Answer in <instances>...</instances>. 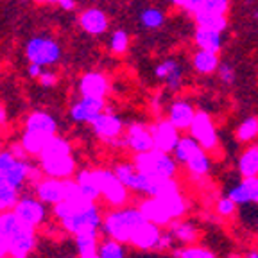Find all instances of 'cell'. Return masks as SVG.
<instances>
[{"label":"cell","instance_id":"obj_19","mask_svg":"<svg viewBox=\"0 0 258 258\" xmlns=\"http://www.w3.org/2000/svg\"><path fill=\"white\" fill-rule=\"evenodd\" d=\"M41 172L48 177H59V179H67L72 177L77 172V161L72 154H64V156L50 158V160L38 161Z\"/></svg>","mask_w":258,"mask_h":258},{"label":"cell","instance_id":"obj_4","mask_svg":"<svg viewBox=\"0 0 258 258\" xmlns=\"http://www.w3.org/2000/svg\"><path fill=\"white\" fill-rule=\"evenodd\" d=\"M102 215L101 208L95 205V201H88L86 205L79 206L72 215L61 221V226L67 233H72L74 237L79 233H88V231H101L102 230Z\"/></svg>","mask_w":258,"mask_h":258},{"label":"cell","instance_id":"obj_9","mask_svg":"<svg viewBox=\"0 0 258 258\" xmlns=\"http://www.w3.org/2000/svg\"><path fill=\"white\" fill-rule=\"evenodd\" d=\"M154 77L161 81L169 92H179L185 85V69L177 57H165L154 67Z\"/></svg>","mask_w":258,"mask_h":258},{"label":"cell","instance_id":"obj_28","mask_svg":"<svg viewBox=\"0 0 258 258\" xmlns=\"http://www.w3.org/2000/svg\"><path fill=\"white\" fill-rule=\"evenodd\" d=\"M76 181L79 185L81 192L85 194V198L90 201H97L101 198V188H99V176L97 169H83L76 172Z\"/></svg>","mask_w":258,"mask_h":258},{"label":"cell","instance_id":"obj_10","mask_svg":"<svg viewBox=\"0 0 258 258\" xmlns=\"http://www.w3.org/2000/svg\"><path fill=\"white\" fill-rule=\"evenodd\" d=\"M13 212L18 215V219L24 224L32 226V228H38L47 221V205L36 196H20Z\"/></svg>","mask_w":258,"mask_h":258},{"label":"cell","instance_id":"obj_43","mask_svg":"<svg viewBox=\"0 0 258 258\" xmlns=\"http://www.w3.org/2000/svg\"><path fill=\"white\" fill-rule=\"evenodd\" d=\"M242 183L246 185L247 196H249V205L258 206V176L256 177H240Z\"/></svg>","mask_w":258,"mask_h":258},{"label":"cell","instance_id":"obj_13","mask_svg":"<svg viewBox=\"0 0 258 258\" xmlns=\"http://www.w3.org/2000/svg\"><path fill=\"white\" fill-rule=\"evenodd\" d=\"M151 131H153L154 138V147L165 153H174L177 142L183 137L181 131L169 120V118H156V122L151 124Z\"/></svg>","mask_w":258,"mask_h":258},{"label":"cell","instance_id":"obj_39","mask_svg":"<svg viewBox=\"0 0 258 258\" xmlns=\"http://www.w3.org/2000/svg\"><path fill=\"white\" fill-rule=\"evenodd\" d=\"M237 208H238V205L231 198H228V196H222V198H219L217 201H215V212H217L219 217L231 219L237 214Z\"/></svg>","mask_w":258,"mask_h":258},{"label":"cell","instance_id":"obj_1","mask_svg":"<svg viewBox=\"0 0 258 258\" xmlns=\"http://www.w3.org/2000/svg\"><path fill=\"white\" fill-rule=\"evenodd\" d=\"M145 221L138 206H118L109 210L102 221V235L122 242L127 246L135 230Z\"/></svg>","mask_w":258,"mask_h":258},{"label":"cell","instance_id":"obj_15","mask_svg":"<svg viewBox=\"0 0 258 258\" xmlns=\"http://www.w3.org/2000/svg\"><path fill=\"white\" fill-rule=\"evenodd\" d=\"M124 147L129 151L137 153H145V151L154 149V138L151 125L144 124V122H133L127 125V131L124 133Z\"/></svg>","mask_w":258,"mask_h":258},{"label":"cell","instance_id":"obj_38","mask_svg":"<svg viewBox=\"0 0 258 258\" xmlns=\"http://www.w3.org/2000/svg\"><path fill=\"white\" fill-rule=\"evenodd\" d=\"M196 25H201V27H210V29H217V31L224 32L230 25L228 22V16L226 15H205V16H196L194 18Z\"/></svg>","mask_w":258,"mask_h":258},{"label":"cell","instance_id":"obj_5","mask_svg":"<svg viewBox=\"0 0 258 258\" xmlns=\"http://www.w3.org/2000/svg\"><path fill=\"white\" fill-rule=\"evenodd\" d=\"M153 198H156L161 205L165 206V210L170 214L172 221L186 217V214L190 212V201L185 194H183L181 183L177 181V177L167 179L160 192L156 196H153Z\"/></svg>","mask_w":258,"mask_h":258},{"label":"cell","instance_id":"obj_45","mask_svg":"<svg viewBox=\"0 0 258 258\" xmlns=\"http://www.w3.org/2000/svg\"><path fill=\"white\" fill-rule=\"evenodd\" d=\"M38 81H40V85L43 86V88H54V86L57 85V76L52 72V70L45 69V72L38 77Z\"/></svg>","mask_w":258,"mask_h":258},{"label":"cell","instance_id":"obj_24","mask_svg":"<svg viewBox=\"0 0 258 258\" xmlns=\"http://www.w3.org/2000/svg\"><path fill=\"white\" fill-rule=\"evenodd\" d=\"M194 45L198 48H205V50H212V52L221 54L222 45H224V32L217 31V29L196 25V31H194Z\"/></svg>","mask_w":258,"mask_h":258},{"label":"cell","instance_id":"obj_48","mask_svg":"<svg viewBox=\"0 0 258 258\" xmlns=\"http://www.w3.org/2000/svg\"><path fill=\"white\" fill-rule=\"evenodd\" d=\"M43 72H45V67H41V64H38V63L27 64V76L31 77V79H38Z\"/></svg>","mask_w":258,"mask_h":258},{"label":"cell","instance_id":"obj_36","mask_svg":"<svg viewBox=\"0 0 258 258\" xmlns=\"http://www.w3.org/2000/svg\"><path fill=\"white\" fill-rule=\"evenodd\" d=\"M198 147H199L198 140H196L192 135H185V137L179 138V142H177L176 149H174L172 154H174V158H176L177 163L183 167L186 163V160L190 158V154L198 149Z\"/></svg>","mask_w":258,"mask_h":258},{"label":"cell","instance_id":"obj_50","mask_svg":"<svg viewBox=\"0 0 258 258\" xmlns=\"http://www.w3.org/2000/svg\"><path fill=\"white\" fill-rule=\"evenodd\" d=\"M8 124V111H6V108L2 104H0V127L2 125Z\"/></svg>","mask_w":258,"mask_h":258},{"label":"cell","instance_id":"obj_44","mask_svg":"<svg viewBox=\"0 0 258 258\" xmlns=\"http://www.w3.org/2000/svg\"><path fill=\"white\" fill-rule=\"evenodd\" d=\"M174 242H176V238L172 237V233H170L167 228H163V233H161V237H160V240H158L156 249L154 251H158V253H161V251H172Z\"/></svg>","mask_w":258,"mask_h":258},{"label":"cell","instance_id":"obj_14","mask_svg":"<svg viewBox=\"0 0 258 258\" xmlns=\"http://www.w3.org/2000/svg\"><path fill=\"white\" fill-rule=\"evenodd\" d=\"M67 190H69V177L59 179V177H43L38 183H34V196L45 203V205H57V203L67 199Z\"/></svg>","mask_w":258,"mask_h":258},{"label":"cell","instance_id":"obj_12","mask_svg":"<svg viewBox=\"0 0 258 258\" xmlns=\"http://www.w3.org/2000/svg\"><path fill=\"white\" fill-rule=\"evenodd\" d=\"M196 106L190 99L186 97H177L174 101L167 102L165 108V117L176 125L179 131H188L190 125L194 122V117H196Z\"/></svg>","mask_w":258,"mask_h":258},{"label":"cell","instance_id":"obj_25","mask_svg":"<svg viewBox=\"0 0 258 258\" xmlns=\"http://www.w3.org/2000/svg\"><path fill=\"white\" fill-rule=\"evenodd\" d=\"M57 120L52 113L43 111V109H38V111H32L25 118V129L29 131H38V133L50 135V137H56L57 135Z\"/></svg>","mask_w":258,"mask_h":258},{"label":"cell","instance_id":"obj_8","mask_svg":"<svg viewBox=\"0 0 258 258\" xmlns=\"http://www.w3.org/2000/svg\"><path fill=\"white\" fill-rule=\"evenodd\" d=\"M90 125L99 140L111 145H124V120L120 115L104 109Z\"/></svg>","mask_w":258,"mask_h":258},{"label":"cell","instance_id":"obj_51","mask_svg":"<svg viewBox=\"0 0 258 258\" xmlns=\"http://www.w3.org/2000/svg\"><path fill=\"white\" fill-rule=\"evenodd\" d=\"M40 6H59L61 0H34Z\"/></svg>","mask_w":258,"mask_h":258},{"label":"cell","instance_id":"obj_23","mask_svg":"<svg viewBox=\"0 0 258 258\" xmlns=\"http://www.w3.org/2000/svg\"><path fill=\"white\" fill-rule=\"evenodd\" d=\"M190 64H192L194 72L199 76H214V74H217L219 64H221V56H219V52L196 48L192 57H190Z\"/></svg>","mask_w":258,"mask_h":258},{"label":"cell","instance_id":"obj_26","mask_svg":"<svg viewBox=\"0 0 258 258\" xmlns=\"http://www.w3.org/2000/svg\"><path fill=\"white\" fill-rule=\"evenodd\" d=\"M167 230L172 233V237L176 238V242L179 246H190V244H198L199 238V228L196 226V222L188 221V219H176L170 222V226Z\"/></svg>","mask_w":258,"mask_h":258},{"label":"cell","instance_id":"obj_27","mask_svg":"<svg viewBox=\"0 0 258 258\" xmlns=\"http://www.w3.org/2000/svg\"><path fill=\"white\" fill-rule=\"evenodd\" d=\"M237 170L240 177L258 176V140L242 151L237 158Z\"/></svg>","mask_w":258,"mask_h":258},{"label":"cell","instance_id":"obj_2","mask_svg":"<svg viewBox=\"0 0 258 258\" xmlns=\"http://www.w3.org/2000/svg\"><path fill=\"white\" fill-rule=\"evenodd\" d=\"M137 167L138 172L147 174V176L153 177H177L179 174V163L176 161L172 153H165V151L160 149H151L145 151V153H137L133 154V160H131Z\"/></svg>","mask_w":258,"mask_h":258},{"label":"cell","instance_id":"obj_17","mask_svg":"<svg viewBox=\"0 0 258 258\" xmlns=\"http://www.w3.org/2000/svg\"><path fill=\"white\" fill-rule=\"evenodd\" d=\"M77 90L79 95L83 97H101L106 99L109 93V79L104 72L99 70H90L81 76L79 83H77Z\"/></svg>","mask_w":258,"mask_h":258},{"label":"cell","instance_id":"obj_41","mask_svg":"<svg viewBox=\"0 0 258 258\" xmlns=\"http://www.w3.org/2000/svg\"><path fill=\"white\" fill-rule=\"evenodd\" d=\"M217 77L222 85H233L235 79H237V72H235V67L231 63H222L219 64L217 69Z\"/></svg>","mask_w":258,"mask_h":258},{"label":"cell","instance_id":"obj_47","mask_svg":"<svg viewBox=\"0 0 258 258\" xmlns=\"http://www.w3.org/2000/svg\"><path fill=\"white\" fill-rule=\"evenodd\" d=\"M9 247H11V240L4 231L0 230V258L9 256Z\"/></svg>","mask_w":258,"mask_h":258},{"label":"cell","instance_id":"obj_33","mask_svg":"<svg viewBox=\"0 0 258 258\" xmlns=\"http://www.w3.org/2000/svg\"><path fill=\"white\" fill-rule=\"evenodd\" d=\"M20 199V190H16L11 183L0 174V212L13 210Z\"/></svg>","mask_w":258,"mask_h":258},{"label":"cell","instance_id":"obj_31","mask_svg":"<svg viewBox=\"0 0 258 258\" xmlns=\"http://www.w3.org/2000/svg\"><path fill=\"white\" fill-rule=\"evenodd\" d=\"M138 22L147 31H158V29H161L165 25L167 15L160 8H144L140 11V15H138Z\"/></svg>","mask_w":258,"mask_h":258},{"label":"cell","instance_id":"obj_11","mask_svg":"<svg viewBox=\"0 0 258 258\" xmlns=\"http://www.w3.org/2000/svg\"><path fill=\"white\" fill-rule=\"evenodd\" d=\"M106 109V99L81 95L69 109V117L76 124H92Z\"/></svg>","mask_w":258,"mask_h":258},{"label":"cell","instance_id":"obj_22","mask_svg":"<svg viewBox=\"0 0 258 258\" xmlns=\"http://www.w3.org/2000/svg\"><path fill=\"white\" fill-rule=\"evenodd\" d=\"M183 167H185L186 172H188L190 179L201 181V179H205V177L208 176L210 170H212V158H210V153L199 145L198 149L190 154V158L186 160V163Z\"/></svg>","mask_w":258,"mask_h":258},{"label":"cell","instance_id":"obj_3","mask_svg":"<svg viewBox=\"0 0 258 258\" xmlns=\"http://www.w3.org/2000/svg\"><path fill=\"white\" fill-rule=\"evenodd\" d=\"M24 54L29 63H38L41 67H45V69H48V67H54V64L61 61L63 47L54 38L38 34V36H32L25 41Z\"/></svg>","mask_w":258,"mask_h":258},{"label":"cell","instance_id":"obj_18","mask_svg":"<svg viewBox=\"0 0 258 258\" xmlns=\"http://www.w3.org/2000/svg\"><path fill=\"white\" fill-rule=\"evenodd\" d=\"M161 233H163V228H161V226L154 224V222H149V221H144L137 230H135L133 237L129 240V246L135 247L137 251H154Z\"/></svg>","mask_w":258,"mask_h":258},{"label":"cell","instance_id":"obj_34","mask_svg":"<svg viewBox=\"0 0 258 258\" xmlns=\"http://www.w3.org/2000/svg\"><path fill=\"white\" fill-rule=\"evenodd\" d=\"M129 45H131V36H129V32L125 29H115L109 34L108 48L109 52L115 54V56H124L129 50Z\"/></svg>","mask_w":258,"mask_h":258},{"label":"cell","instance_id":"obj_20","mask_svg":"<svg viewBox=\"0 0 258 258\" xmlns=\"http://www.w3.org/2000/svg\"><path fill=\"white\" fill-rule=\"evenodd\" d=\"M138 208H140L145 221L154 222V224L161 226V228H169L170 222H172V217H170V214L165 210V206L161 205L156 198H153V196H147V198L142 199L138 203Z\"/></svg>","mask_w":258,"mask_h":258},{"label":"cell","instance_id":"obj_37","mask_svg":"<svg viewBox=\"0 0 258 258\" xmlns=\"http://www.w3.org/2000/svg\"><path fill=\"white\" fill-rule=\"evenodd\" d=\"M174 258H217V254L212 249L205 246H199V244H190V246H181L177 249L170 251Z\"/></svg>","mask_w":258,"mask_h":258},{"label":"cell","instance_id":"obj_30","mask_svg":"<svg viewBox=\"0 0 258 258\" xmlns=\"http://www.w3.org/2000/svg\"><path fill=\"white\" fill-rule=\"evenodd\" d=\"M235 138L238 144H253L258 140V115H249L235 127Z\"/></svg>","mask_w":258,"mask_h":258},{"label":"cell","instance_id":"obj_46","mask_svg":"<svg viewBox=\"0 0 258 258\" xmlns=\"http://www.w3.org/2000/svg\"><path fill=\"white\" fill-rule=\"evenodd\" d=\"M163 108H167V106H165V99H163V93L158 92L156 95L151 99V109H153L156 115H161Z\"/></svg>","mask_w":258,"mask_h":258},{"label":"cell","instance_id":"obj_52","mask_svg":"<svg viewBox=\"0 0 258 258\" xmlns=\"http://www.w3.org/2000/svg\"><path fill=\"white\" fill-rule=\"evenodd\" d=\"M246 258H258V249H253L246 254Z\"/></svg>","mask_w":258,"mask_h":258},{"label":"cell","instance_id":"obj_49","mask_svg":"<svg viewBox=\"0 0 258 258\" xmlns=\"http://www.w3.org/2000/svg\"><path fill=\"white\" fill-rule=\"evenodd\" d=\"M9 151H11L16 158H20V160H29V153L24 149L22 142H18V144H13L11 147H9Z\"/></svg>","mask_w":258,"mask_h":258},{"label":"cell","instance_id":"obj_32","mask_svg":"<svg viewBox=\"0 0 258 258\" xmlns=\"http://www.w3.org/2000/svg\"><path fill=\"white\" fill-rule=\"evenodd\" d=\"M99 233L101 231H88V233H79L76 235V249L79 258L90 256V254H97L99 249Z\"/></svg>","mask_w":258,"mask_h":258},{"label":"cell","instance_id":"obj_29","mask_svg":"<svg viewBox=\"0 0 258 258\" xmlns=\"http://www.w3.org/2000/svg\"><path fill=\"white\" fill-rule=\"evenodd\" d=\"M50 135L45 133H38V131H29V129H24V135H22L20 142L24 145V149L29 153V156H40V153L43 151L45 145L50 142Z\"/></svg>","mask_w":258,"mask_h":258},{"label":"cell","instance_id":"obj_35","mask_svg":"<svg viewBox=\"0 0 258 258\" xmlns=\"http://www.w3.org/2000/svg\"><path fill=\"white\" fill-rule=\"evenodd\" d=\"M125 244L115 240V238L106 237L104 240L99 242V249H97V254L101 258H127L125 254Z\"/></svg>","mask_w":258,"mask_h":258},{"label":"cell","instance_id":"obj_6","mask_svg":"<svg viewBox=\"0 0 258 258\" xmlns=\"http://www.w3.org/2000/svg\"><path fill=\"white\" fill-rule=\"evenodd\" d=\"M99 176V188H101V198L113 208L125 206L131 199V190L115 176L113 169H97Z\"/></svg>","mask_w":258,"mask_h":258},{"label":"cell","instance_id":"obj_40","mask_svg":"<svg viewBox=\"0 0 258 258\" xmlns=\"http://www.w3.org/2000/svg\"><path fill=\"white\" fill-rule=\"evenodd\" d=\"M228 198H231L238 206H247L249 205V196H247V190H246V185L242 183V179L235 185H231L226 192Z\"/></svg>","mask_w":258,"mask_h":258},{"label":"cell","instance_id":"obj_54","mask_svg":"<svg viewBox=\"0 0 258 258\" xmlns=\"http://www.w3.org/2000/svg\"><path fill=\"white\" fill-rule=\"evenodd\" d=\"M0 151H2V140H0Z\"/></svg>","mask_w":258,"mask_h":258},{"label":"cell","instance_id":"obj_7","mask_svg":"<svg viewBox=\"0 0 258 258\" xmlns=\"http://www.w3.org/2000/svg\"><path fill=\"white\" fill-rule=\"evenodd\" d=\"M188 135H192L198 144L208 153H214L219 149V131L215 125L214 117L205 109H198L194 122L188 129Z\"/></svg>","mask_w":258,"mask_h":258},{"label":"cell","instance_id":"obj_53","mask_svg":"<svg viewBox=\"0 0 258 258\" xmlns=\"http://www.w3.org/2000/svg\"><path fill=\"white\" fill-rule=\"evenodd\" d=\"M85 258H101L99 254H90V256H85Z\"/></svg>","mask_w":258,"mask_h":258},{"label":"cell","instance_id":"obj_16","mask_svg":"<svg viewBox=\"0 0 258 258\" xmlns=\"http://www.w3.org/2000/svg\"><path fill=\"white\" fill-rule=\"evenodd\" d=\"M77 22L81 31L93 38L102 36L109 29V16L101 8H86L85 11L79 13Z\"/></svg>","mask_w":258,"mask_h":258},{"label":"cell","instance_id":"obj_21","mask_svg":"<svg viewBox=\"0 0 258 258\" xmlns=\"http://www.w3.org/2000/svg\"><path fill=\"white\" fill-rule=\"evenodd\" d=\"M34 246H36V228L25 224L11 240L9 258H27Z\"/></svg>","mask_w":258,"mask_h":258},{"label":"cell","instance_id":"obj_42","mask_svg":"<svg viewBox=\"0 0 258 258\" xmlns=\"http://www.w3.org/2000/svg\"><path fill=\"white\" fill-rule=\"evenodd\" d=\"M203 2H205V0H169L170 6H174L176 9H179V11L186 13V15H190V16L201 8Z\"/></svg>","mask_w":258,"mask_h":258}]
</instances>
